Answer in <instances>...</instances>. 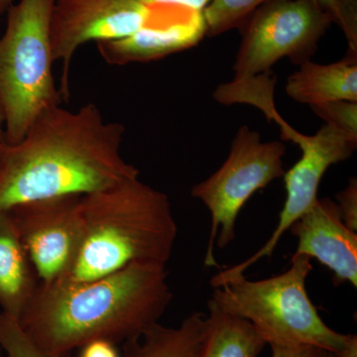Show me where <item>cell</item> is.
<instances>
[{"label":"cell","mask_w":357,"mask_h":357,"mask_svg":"<svg viewBox=\"0 0 357 357\" xmlns=\"http://www.w3.org/2000/svg\"><path fill=\"white\" fill-rule=\"evenodd\" d=\"M79 357H119L114 342L107 340H93L82 347Z\"/></svg>","instance_id":"obj_24"},{"label":"cell","mask_w":357,"mask_h":357,"mask_svg":"<svg viewBox=\"0 0 357 357\" xmlns=\"http://www.w3.org/2000/svg\"><path fill=\"white\" fill-rule=\"evenodd\" d=\"M335 23H337L342 28L347 42H349L351 55L347 58V60L356 61V0H337V3H335Z\"/></svg>","instance_id":"obj_21"},{"label":"cell","mask_w":357,"mask_h":357,"mask_svg":"<svg viewBox=\"0 0 357 357\" xmlns=\"http://www.w3.org/2000/svg\"><path fill=\"white\" fill-rule=\"evenodd\" d=\"M172 299L166 265L134 263L86 283H39L18 321L40 349L67 357L93 340L139 337Z\"/></svg>","instance_id":"obj_2"},{"label":"cell","mask_w":357,"mask_h":357,"mask_svg":"<svg viewBox=\"0 0 357 357\" xmlns=\"http://www.w3.org/2000/svg\"><path fill=\"white\" fill-rule=\"evenodd\" d=\"M82 196L39 199L14 206L10 213L40 284L60 281L82 241Z\"/></svg>","instance_id":"obj_10"},{"label":"cell","mask_w":357,"mask_h":357,"mask_svg":"<svg viewBox=\"0 0 357 357\" xmlns=\"http://www.w3.org/2000/svg\"><path fill=\"white\" fill-rule=\"evenodd\" d=\"M276 77H271V72L263 73L245 79H234L232 83L218 86L213 98L222 105L232 103H249L259 107L265 112L268 119H273L280 126L281 137L290 140L296 130L284 122L277 114L273 105V91L276 84Z\"/></svg>","instance_id":"obj_17"},{"label":"cell","mask_w":357,"mask_h":357,"mask_svg":"<svg viewBox=\"0 0 357 357\" xmlns=\"http://www.w3.org/2000/svg\"><path fill=\"white\" fill-rule=\"evenodd\" d=\"M55 0H20L0 38V116L6 142L17 143L63 98L55 82L51 20Z\"/></svg>","instance_id":"obj_5"},{"label":"cell","mask_w":357,"mask_h":357,"mask_svg":"<svg viewBox=\"0 0 357 357\" xmlns=\"http://www.w3.org/2000/svg\"><path fill=\"white\" fill-rule=\"evenodd\" d=\"M141 1L150 6H177L192 9V10L204 11L211 0H141Z\"/></svg>","instance_id":"obj_25"},{"label":"cell","mask_w":357,"mask_h":357,"mask_svg":"<svg viewBox=\"0 0 357 357\" xmlns=\"http://www.w3.org/2000/svg\"><path fill=\"white\" fill-rule=\"evenodd\" d=\"M13 3L14 0H0V16L6 14Z\"/></svg>","instance_id":"obj_27"},{"label":"cell","mask_w":357,"mask_h":357,"mask_svg":"<svg viewBox=\"0 0 357 357\" xmlns=\"http://www.w3.org/2000/svg\"><path fill=\"white\" fill-rule=\"evenodd\" d=\"M267 1L270 0H211L203 11L208 27L206 36L239 29L253 11Z\"/></svg>","instance_id":"obj_18"},{"label":"cell","mask_w":357,"mask_h":357,"mask_svg":"<svg viewBox=\"0 0 357 357\" xmlns=\"http://www.w3.org/2000/svg\"><path fill=\"white\" fill-rule=\"evenodd\" d=\"M206 328L203 312H192L175 328L155 324L126 342L123 357H197Z\"/></svg>","instance_id":"obj_15"},{"label":"cell","mask_w":357,"mask_h":357,"mask_svg":"<svg viewBox=\"0 0 357 357\" xmlns=\"http://www.w3.org/2000/svg\"><path fill=\"white\" fill-rule=\"evenodd\" d=\"M317 2L321 6L324 10L332 16L333 23H335V3L337 0H316Z\"/></svg>","instance_id":"obj_26"},{"label":"cell","mask_w":357,"mask_h":357,"mask_svg":"<svg viewBox=\"0 0 357 357\" xmlns=\"http://www.w3.org/2000/svg\"><path fill=\"white\" fill-rule=\"evenodd\" d=\"M126 126L98 105L45 110L17 143H0V213L66 196H86L140 171L121 155Z\"/></svg>","instance_id":"obj_1"},{"label":"cell","mask_w":357,"mask_h":357,"mask_svg":"<svg viewBox=\"0 0 357 357\" xmlns=\"http://www.w3.org/2000/svg\"><path fill=\"white\" fill-rule=\"evenodd\" d=\"M81 210L79 251L56 283H86L134 263L166 265L172 256L178 227L170 199L139 177L82 196Z\"/></svg>","instance_id":"obj_3"},{"label":"cell","mask_w":357,"mask_h":357,"mask_svg":"<svg viewBox=\"0 0 357 357\" xmlns=\"http://www.w3.org/2000/svg\"><path fill=\"white\" fill-rule=\"evenodd\" d=\"M6 141V134H4V124L2 121L1 116H0V143Z\"/></svg>","instance_id":"obj_28"},{"label":"cell","mask_w":357,"mask_h":357,"mask_svg":"<svg viewBox=\"0 0 357 357\" xmlns=\"http://www.w3.org/2000/svg\"><path fill=\"white\" fill-rule=\"evenodd\" d=\"M0 347L8 357H54L40 349L17 319L0 311Z\"/></svg>","instance_id":"obj_19"},{"label":"cell","mask_w":357,"mask_h":357,"mask_svg":"<svg viewBox=\"0 0 357 357\" xmlns=\"http://www.w3.org/2000/svg\"><path fill=\"white\" fill-rule=\"evenodd\" d=\"M340 218L349 229L357 231V180L351 178L345 189L337 195Z\"/></svg>","instance_id":"obj_22"},{"label":"cell","mask_w":357,"mask_h":357,"mask_svg":"<svg viewBox=\"0 0 357 357\" xmlns=\"http://www.w3.org/2000/svg\"><path fill=\"white\" fill-rule=\"evenodd\" d=\"M289 230L298 241L293 255L314 258L332 270L335 286L357 287V234L342 222L335 202L317 199Z\"/></svg>","instance_id":"obj_12"},{"label":"cell","mask_w":357,"mask_h":357,"mask_svg":"<svg viewBox=\"0 0 357 357\" xmlns=\"http://www.w3.org/2000/svg\"><path fill=\"white\" fill-rule=\"evenodd\" d=\"M297 144L302 150V157L284 175L286 201L271 236L257 252L245 261L215 274L211 280L213 288L220 287L231 279L243 276L249 267L262 258L272 255L283 234L319 199V185L326 171L333 164L351 158L356 151L357 139L326 123L314 135L303 134Z\"/></svg>","instance_id":"obj_9"},{"label":"cell","mask_w":357,"mask_h":357,"mask_svg":"<svg viewBox=\"0 0 357 357\" xmlns=\"http://www.w3.org/2000/svg\"><path fill=\"white\" fill-rule=\"evenodd\" d=\"M324 357H337L335 354H331V352L326 351L325 356Z\"/></svg>","instance_id":"obj_29"},{"label":"cell","mask_w":357,"mask_h":357,"mask_svg":"<svg viewBox=\"0 0 357 357\" xmlns=\"http://www.w3.org/2000/svg\"><path fill=\"white\" fill-rule=\"evenodd\" d=\"M286 146L282 141L263 142L257 131L243 126L232 141L225 163L206 180L194 185L192 196L206 206L211 225L204 265L218 267L215 244L225 248L236 238L239 211L255 192L284 177Z\"/></svg>","instance_id":"obj_6"},{"label":"cell","mask_w":357,"mask_h":357,"mask_svg":"<svg viewBox=\"0 0 357 357\" xmlns=\"http://www.w3.org/2000/svg\"><path fill=\"white\" fill-rule=\"evenodd\" d=\"M39 280L8 211L0 213V311L20 319Z\"/></svg>","instance_id":"obj_13"},{"label":"cell","mask_w":357,"mask_h":357,"mask_svg":"<svg viewBox=\"0 0 357 357\" xmlns=\"http://www.w3.org/2000/svg\"><path fill=\"white\" fill-rule=\"evenodd\" d=\"M0 357H8L6 354H4V351H2L1 347H0Z\"/></svg>","instance_id":"obj_30"},{"label":"cell","mask_w":357,"mask_h":357,"mask_svg":"<svg viewBox=\"0 0 357 357\" xmlns=\"http://www.w3.org/2000/svg\"><path fill=\"white\" fill-rule=\"evenodd\" d=\"M286 93L310 107L335 100L357 102L356 61L344 59L328 65L307 61L288 77Z\"/></svg>","instance_id":"obj_14"},{"label":"cell","mask_w":357,"mask_h":357,"mask_svg":"<svg viewBox=\"0 0 357 357\" xmlns=\"http://www.w3.org/2000/svg\"><path fill=\"white\" fill-rule=\"evenodd\" d=\"M271 357H324L326 351L312 345H270Z\"/></svg>","instance_id":"obj_23"},{"label":"cell","mask_w":357,"mask_h":357,"mask_svg":"<svg viewBox=\"0 0 357 357\" xmlns=\"http://www.w3.org/2000/svg\"><path fill=\"white\" fill-rule=\"evenodd\" d=\"M332 23V16L316 0H270L262 4L239 28L234 79L270 72L283 58L299 66L311 60Z\"/></svg>","instance_id":"obj_7"},{"label":"cell","mask_w":357,"mask_h":357,"mask_svg":"<svg viewBox=\"0 0 357 357\" xmlns=\"http://www.w3.org/2000/svg\"><path fill=\"white\" fill-rule=\"evenodd\" d=\"M312 269L311 258L293 255L284 273L258 281L236 277L215 288L211 300L249 321L267 344L312 345L337 357H357L356 335L332 330L310 299L306 281Z\"/></svg>","instance_id":"obj_4"},{"label":"cell","mask_w":357,"mask_h":357,"mask_svg":"<svg viewBox=\"0 0 357 357\" xmlns=\"http://www.w3.org/2000/svg\"><path fill=\"white\" fill-rule=\"evenodd\" d=\"M206 328L197 357H258L266 342L246 319L223 312L208 302Z\"/></svg>","instance_id":"obj_16"},{"label":"cell","mask_w":357,"mask_h":357,"mask_svg":"<svg viewBox=\"0 0 357 357\" xmlns=\"http://www.w3.org/2000/svg\"><path fill=\"white\" fill-rule=\"evenodd\" d=\"M206 32L203 11L158 6L139 30L123 38L98 42L96 49L110 66L154 62L196 47Z\"/></svg>","instance_id":"obj_11"},{"label":"cell","mask_w":357,"mask_h":357,"mask_svg":"<svg viewBox=\"0 0 357 357\" xmlns=\"http://www.w3.org/2000/svg\"><path fill=\"white\" fill-rule=\"evenodd\" d=\"M311 109L326 124H331L357 139V102L335 100L312 105Z\"/></svg>","instance_id":"obj_20"},{"label":"cell","mask_w":357,"mask_h":357,"mask_svg":"<svg viewBox=\"0 0 357 357\" xmlns=\"http://www.w3.org/2000/svg\"><path fill=\"white\" fill-rule=\"evenodd\" d=\"M156 10L141 0H55L51 20L54 61L62 63L60 89L70 96V72L77 51L89 42L128 36L149 22Z\"/></svg>","instance_id":"obj_8"}]
</instances>
